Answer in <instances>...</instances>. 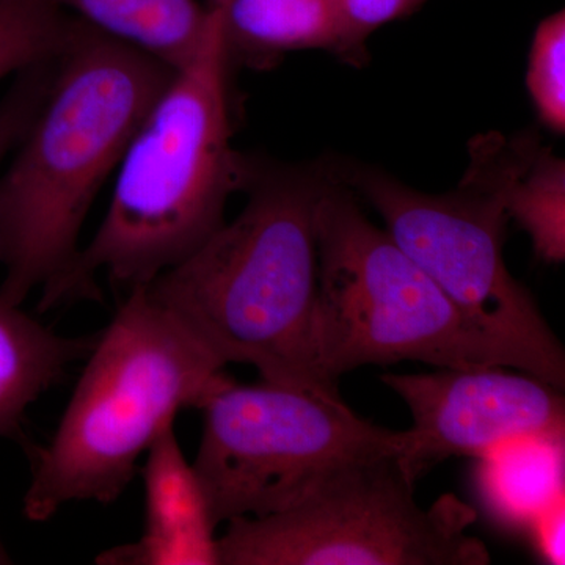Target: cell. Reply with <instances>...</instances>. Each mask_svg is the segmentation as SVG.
I'll return each mask as SVG.
<instances>
[{
	"label": "cell",
	"mask_w": 565,
	"mask_h": 565,
	"mask_svg": "<svg viewBox=\"0 0 565 565\" xmlns=\"http://www.w3.org/2000/svg\"><path fill=\"white\" fill-rule=\"evenodd\" d=\"M225 0H211L210 7H222Z\"/></svg>",
	"instance_id": "cell-22"
},
{
	"label": "cell",
	"mask_w": 565,
	"mask_h": 565,
	"mask_svg": "<svg viewBox=\"0 0 565 565\" xmlns=\"http://www.w3.org/2000/svg\"><path fill=\"white\" fill-rule=\"evenodd\" d=\"M228 63L221 10L210 7L202 46L134 134L102 225L61 285L41 296L40 310L102 300L99 273L128 289L147 286L226 222L230 195L252 172L233 150Z\"/></svg>",
	"instance_id": "cell-2"
},
{
	"label": "cell",
	"mask_w": 565,
	"mask_h": 565,
	"mask_svg": "<svg viewBox=\"0 0 565 565\" xmlns=\"http://www.w3.org/2000/svg\"><path fill=\"white\" fill-rule=\"evenodd\" d=\"M223 370L145 286L129 289L96 334L50 444L32 456L24 515L46 522L66 504L117 501L159 434L230 381Z\"/></svg>",
	"instance_id": "cell-4"
},
{
	"label": "cell",
	"mask_w": 565,
	"mask_h": 565,
	"mask_svg": "<svg viewBox=\"0 0 565 565\" xmlns=\"http://www.w3.org/2000/svg\"><path fill=\"white\" fill-rule=\"evenodd\" d=\"M318 296L313 349L330 384L366 364L504 366L511 356L479 332L338 182L316 212Z\"/></svg>",
	"instance_id": "cell-5"
},
{
	"label": "cell",
	"mask_w": 565,
	"mask_h": 565,
	"mask_svg": "<svg viewBox=\"0 0 565 565\" xmlns=\"http://www.w3.org/2000/svg\"><path fill=\"white\" fill-rule=\"evenodd\" d=\"M178 70L77 18L50 92L0 174V299L51 292L134 134Z\"/></svg>",
	"instance_id": "cell-1"
},
{
	"label": "cell",
	"mask_w": 565,
	"mask_h": 565,
	"mask_svg": "<svg viewBox=\"0 0 565 565\" xmlns=\"http://www.w3.org/2000/svg\"><path fill=\"white\" fill-rule=\"evenodd\" d=\"M430 374H384L381 381L414 418L397 460L414 484L449 457L481 459L516 437L565 438L563 390L504 366L438 367Z\"/></svg>",
	"instance_id": "cell-9"
},
{
	"label": "cell",
	"mask_w": 565,
	"mask_h": 565,
	"mask_svg": "<svg viewBox=\"0 0 565 565\" xmlns=\"http://www.w3.org/2000/svg\"><path fill=\"white\" fill-rule=\"evenodd\" d=\"M530 530L534 542L546 563L563 565L565 563V497L559 498L534 520Z\"/></svg>",
	"instance_id": "cell-20"
},
{
	"label": "cell",
	"mask_w": 565,
	"mask_h": 565,
	"mask_svg": "<svg viewBox=\"0 0 565 565\" xmlns=\"http://www.w3.org/2000/svg\"><path fill=\"white\" fill-rule=\"evenodd\" d=\"M174 70L195 57L210 24L196 0H43Z\"/></svg>",
	"instance_id": "cell-13"
},
{
	"label": "cell",
	"mask_w": 565,
	"mask_h": 565,
	"mask_svg": "<svg viewBox=\"0 0 565 565\" xmlns=\"http://www.w3.org/2000/svg\"><path fill=\"white\" fill-rule=\"evenodd\" d=\"M343 31L344 54L356 51L375 29L418 10L426 0H333Z\"/></svg>",
	"instance_id": "cell-19"
},
{
	"label": "cell",
	"mask_w": 565,
	"mask_h": 565,
	"mask_svg": "<svg viewBox=\"0 0 565 565\" xmlns=\"http://www.w3.org/2000/svg\"><path fill=\"white\" fill-rule=\"evenodd\" d=\"M349 184L457 311L511 356L514 370L564 390L563 344L505 266L509 217L492 191L465 174L459 191L433 195L373 170H355Z\"/></svg>",
	"instance_id": "cell-8"
},
{
	"label": "cell",
	"mask_w": 565,
	"mask_h": 565,
	"mask_svg": "<svg viewBox=\"0 0 565 565\" xmlns=\"http://www.w3.org/2000/svg\"><path fill=\"white\" fill-rule=\"evenodd\" d=\"M145 527L139 541L96 557L102 565H217V535L206 498L182 451L174 424L150 446L141 465Z\"/></svg>",
	"instance_id": "cell-10"
},
{
	"label": "cell",
	"mask_w": 565,
	"mask_h": 565,
	"mask_svg": "<svg viewBox=\"0 0 565 565\" xmlns=\"http://www.w3.org/2000/svg\"><path fill=\"white\" fill-rule=\"evenodd\" d=\"M467 177L500 199L505 214L531 237L545 263L565 259L564 161L533 140H505L498 134L475 140Z\"/></svg>",
	"instance_id": "cell-11"
},
{
	"label": "cell",
	"mask_w": 565,
	"mask_h": 565,
	"mask_svg": "<svg viewBox=\"0 0 565 565\" xmlns=\"http://www.w3.org/2000/svg\"><path fill=\"white\" fill-rule=\"evenodd\" d=\"M55 61L17 74V82L0 102V166L18 147L50 92Z\"/></svg>",
	"instance_id": "cell-18"
},
{
	"label": "cell",
	"mask_w": 565,
	"mask_h": 565,
	"mask_svg": "<svg viewBox=\"0 0 565 565\" xmlns=\"http://www.w3.org/2000/svg\"><path fill=\"white\" fill-rule=\"evenodd\" d=\"M217 9L230 52L270 55L329 50L344 54L333 0H225Z\"/></svg>",
	"instance_id": "cell-15"
},
{
	"label": "cell",
	"mask_w": 565,
	"mask_h": 565,
	"mask_svg": "<svg viewBox=\"0 0 565 565\" xmlns=\"http://www.w3.org/2000/svg\"><path fill=\"white\" fill-rule=\"evenodd\" d=\"M327 184L252 167L241 214L148 282V296L223 366L252 364L266 384L340 393L313 349L316 212Z\"/></svg>",
	"instance_id": "cell-3"
},
{
	"label": "cell",
	"mask_w": 565,
	"mask_h": 565,
	"mask_svg": "<svg viewBox=\"0 0 565 565\" xmlns=\"http://www.w3.org/2000/svg\"><path fill=\"white\" fill-rule=\"evenodd\" d=\"M475 520L455 494L422 508L396 452H367L286 511L226 523L217 565H487L486 544L468 534Z\"/></svg>",
	"instance_id": "cell-6"
},
{
	"label": "cell",
	"mask_w": 565,
	"mask_h": 565,
	"mask_svg": "<svg viewBox=\"0 0 565 565\" xmlns=\"http://www.w3.org/2000/svg\"><path fill=\"white\" fill-rule=\"evenodd\" d=\"M526 87L546 128L565 131V14L557 11L535 29Z\"/></svg>",
	"instance_id": "cell-17"
},
{
	"label": "cell",
	"mask_w": 565,
	"mask_h": 565,
	"mask_svg": "<svg viewBox=\"0 0 565 565\" xmlns=\"http://www.w3.org/2000/svg\"><path fill=\"white\" fill-rule=\"evenodd\" d=\"M2 564H11V557L9 552H7L6 545L0 541V565Z\"/></svg>",
	"instance_id": "cell-21"
},
{
	"label": "cell",
	"mask_w": 565,
	"mask_h": 565,
	"mask_svg": "<svg viewBox=\"0 0 565 565\" xmlns=\"http://www.w3.org/2000/svg\"><path fill=\"white\" fill-rule=\"evenodd\" d=\"M95 337L68 338L0 299V437L21 438L25 412L85 359Z\"/></svg>",
	"instance_id": "cell-12"
},
{
	"label": "cell",
	"mask_w": 565,
	"mask_h": 565,
	"mask_svg": "<svg viewBox=\"0 0 565 565\" xmlns=\"http://www.w3.org/2000/svg\"><path fill=\"white\" fill-rule=\"evenodd\" d=\"M200 411L202 440L192 463L215 527L286 511L338 463L367 452L399 456L405 444L404 430L360 418L340 393L230 379Z\"/></svg>",
	"instance_id": "cell-7"
},
{
	"label": "cell",
	"mask_w": 565,
	"mask_h": 565,
	"mask_svg": "<svg viewBox=\"0 0 565 565\" xmlns=\"http://www.w3.org/2000/svg\"><path fill=\"white\" fill-rule=\"evenodd\" d=\"M76 22L43 0H0V81L58 58Z\"/></svg>",
	"instance_id": "cell-16"
},
{
	"label": "cell",
	"mask_w": 565,
	"mask_h": 565,
	"mask_svg": "<svg viewBox=\"0 0 565 565\" xmlns=\"http://www.w3.org/2000/svg\"><path fill=\"white\" fill-rule=\"evenodd\" d=\"M565 438H511L479 459V486L498 520L511 526L533 525L550 505L565 497Z\"/></svg>",
	"instance_id": "cell-14"
}]
</instances>
